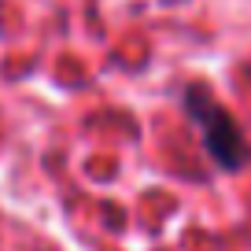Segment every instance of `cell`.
Masks as SVG:
<instances>
[{
	"instance_id": "obj_1",
	"label": "cell",
	"mask_w": 251,
	"mask_h": 251,
	"mask_svg": "<svg viewBox=\"0 0 251 251\" xmlns=\"http://www.w3.org/2000/svg\"><path fill=\"white\" fill-rule=\"evenodd\" d=\"M185 107L192 115V122L200 126V133H203V144L211 151V159L222 166V170H240V166L251 163V144L248 137L240 133V126L233 122L226 107L214 100L207 89L192 85L185 96Z\"/></svg>"
}]
</instances>
